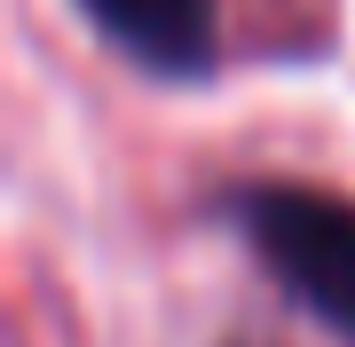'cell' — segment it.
<instances>
[{
	"label": "cell",
	"mask_w": 355,
	"mask_h": 347,
	"mask_svg": "<svg viewBox=\"0 0 355 347\" xmlns=\"http://www.w3.org/2000/svg\"><path fill=\"white\" fill-rule=\"evenodd\" d=\"M111 48H127L158 79H205L221 48L214 0H79Z\"/></svg>",
	"instance_id": "2"
},
{
	"label": "cell",
	"mask_w": 355,
	"mask_h": 347,
	"mask_svg": "<svg viewBox=\"0 0 355 347\" xmlns=\"http://www.w3.org/2000/svg\"><path fill=\"white\" fill-rule=\"evenodd\" d=\"M237 221L253 237V253L284 276V292L355 339V206H340L324 190L268 181V190L237 197Z\"/></svg>",
	"instance_id": "1"
}]
</instances>
